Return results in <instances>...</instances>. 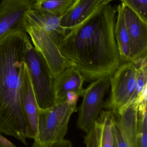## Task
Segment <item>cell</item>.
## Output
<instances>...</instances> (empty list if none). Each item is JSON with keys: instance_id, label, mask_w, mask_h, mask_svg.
I'll return each instance as SVG.
<instances>
[{"instance_id": "cell-1", "label": "cell", "mask_w": 147, "mask_h": 147, "mask_svg": "<svg viewBox=\"0 0 147 147\" xmlns=\"http://www.w3.org/2000/svg\"><path fill=\"white\" fill-rule=\"evenodd\" d=\"M116 9L105 4L59 40L62 56L84 76L85 82L110 78L121 64L114 36Z\"/></svg>"}, {"instance_id": "cell-2", "label": "cell", "mask_w": 147, "mask_h": 147, "mask_svg": "<svg viewBox=\"0 0 147 147\" xmlns=\"http://www.w3.org/2000/svg\"><path fill=\"white\" fill-rule=\"evenodd\" d=\"M30 42L25 31H11L0 38V134L13 136L25 146L26 123L20 93Z\"/></svg>"}, {"instance_id": "cell-3", "label": "cell", "mask_w": 147, "mask_h": 147, "mask_svg": "<svg viewBox=\"0 0 147 147\" xmlns=\"http://www.w3.org/2000/svg\"><path fill=\"white\" fill-rule=\"evenodd\" d=\"M60 21L59 17L33 8L26 13L24 23L34 47L42 54L55 78L72 65L58 48L59 40L68 32L61 26Z\"/></svg>"}, {"instance_id": "cell-4", "label": "cell", "mask_w": 147, "mask_h": 147, "mask_svg": "<svg viewBox=\"0 0 147 147\" xmlns=\"http://www.w3.org/2000/svg\"><path fill=\"white\" fill-rule=\"evenodd\" d=\"M77 106L64 100L49 109H39L38 131L34 140L39 147H50L65 139L70 118L77 111Z\"/></svg>"}, {"instance_id": "cell-5", "label": "cell", "mask_w": 147, "mask_h": 147, "mask_svg": "<svg viewBox=\"0 0 147 147\" xmlns=\"http://www.w3.org/2000/svg\"><path fill=\"white\" fill-rule=\"evenodd\" d=\"M25 62L39 109L51 108L55 104V78L45 59L31 41L28 45Z\"/></svg>"}, {"instance_id": "cell-6", "label": "cell", "mask_w": 147, "mask_h": 147, "mask_svg": "<svg viewBox=\"0 0 147 147\" xmlns=\"http://www.w3.org/2000/svg\"><path fill=\"white\" fill-rule=\"evenodd\" d=\"M137 71L138 65L135 61L121 63L110 78V93L105 102L104 110L116 115L128 104L136 86Z\"/></svg>"}, {"instance_id": "cell-7", "label": "cell", "mask_w": 147, "mask_h": 147, "mask_svg": "<svg viewBox=\"0 0 147 147\" xmlns=\"http://www.w3.org/2000/svg\"><path fill=\"white\" fill-rule=\"evenodd\" d=\"M110 88V78H103L92 81L84 89L77 122L80 130L87 133L98 118L104 108V97Z\"/></svg>"}, {"instance_id": "cell-8", "label": "cell", "mask_w": 147, "mask_h": 147, "mask_svg": "<svg viewBox=\"0 0 147 147\" xmlns=\"http://www.w3.org/2000/svg\"><path fill=\"white\" fill-rule=\"evenodd\" d=\"M35 2L31 0H1L0 3V38L9 32L25 31V17L34 8Z\"/></svg>"}, {"instance_id": "cell-9", "label": "cell", "mask_w": 147, "mask_h": 147, "mask_svg": "<svg viewBox=\"0 0 147 147\" xmlns=\"http://www.w3.org/2000/svg\"><path fill=\"white\" fill-rule=\"evenodd\" d=\"M20 102L26 121V137L34 140L38 131L39 108L26 63L21 86Z\"/></svg>"}, {"instance_id": "cell-10", "label": "cell", "mask_w": 147, "mask_h": 147, "mask_svg": "<svg viewBox=\"0 0 147 147\" xmlns=\"http://www.w3.org/2000/svg\"><path fill=\"white\" fill-rule=\"evenodd\" d=\"M124 15L130 38V61H134L147 56V23L125 6Z\"/></svg>"}, {"instance_id": "cell-11", "label": "cell", "mask_w": 147, "mask_h": 147, "mask_svg": "<svg viewBox=\"0 0 147 147\" xmlns=\"http://www.w3.org/2000/svg\"><path fill=\"white\" fill-rule=\"evenodd\" d=\"M114 115L103 110L89 130L86 133L84 142L86 147H114L113 124Z\"/></svg>"}, {"instance_id": "cell-12", "label": "cell", "mask_w": 147, "mask_h": 147, "mask_svg": "<svg viewBox=\"0 0 147 147\" xmlns=\"http://www.w3.org/2000/svg\"><path fill=\"white\" fill-rule=\"evenodd\" d=\"M84 76L73 65L65 69L54 81L55 104L63 102L69 92H75L79 97L83 96L85 82Z\"/></svg>"}, {"instance_id": "cell-13", "label": "cell", "mask_w": 147, "mask_h": 147, "mask_svg": "<svg viewBox=\"0 0 147 147\" xmlns=\"http://www.w3.org/2000/svg\"><path fill=\"white\" fill-rule=\"evenodd\" d=\"M110 2V0H79L60 18V25L68 32L83 23L98 9Z\"/></svg>"}, {"instance_id": "cell-14", "label": "cell", "mask_w": 147, "mask_h": 147, "mask_svg": "<svg viewBox=\"0 0 147 147\" xmlns=\"http://www.w3.org/2000/svg\"><path fill=\"white\" fill-rule=\"evenodd\" d=\"M141 99L126 105L115 115L129 147H138V107Z\"/></svg>"}, {"instance_id": "cell-15", "label": "cell", "mask_w": 147, "mask_h": 147, "mask_svg": "<svg viewBox=\"0 0 147 147\" xmlns=\"http://www.w3.org/2000/svg\"><path fill=\"white\" fill-rule=\"evenodd\" d=\"M114 28V36L120 55L121 63L130 61V38L125 22L124 6L119 4Z\"/></svg>"}, {"instance_id": "cell-16", "label": "cell", "mask_w": 147, "mask_h": 147, "mask_svg": "<svg viewBox=\"0 0 147 147\" xmlns=\"http://www.w3.org/2000/svg\"><path fill=\"white\" fill-rule=\"evenodd\" d=\"M79 0H39L34 8L42 10L61 18L71 9Z\"/></svg>"}, {"instance_id": "cell-17", "label": "cell", "mask_w": 147, "mask_h": 147, "mask_svg": "<svg viewBox=\"0 0 147 147\" xmlns=\"http://www.w3.org/2000/svg\"><path fill=\"white\" fill-rule=\"evenodd\" d=\"M138 147H147L146 100H142L138 107Z\"/></svg>"}, {"instance_id": "cell-18", "label": "cell", "mask_w": 147, "mask_h": 147, "mask_svg": "<svg viewBox=\"0 0 147 147\" xmlns=\"http://www.w3.org/2000/svg\"><path fill=\"white\" fill-rule=\"evenodd\" d=\"M121 4L133 11L143 21L147 23V0H119Z\"/></svg>"}, {"instance_id": "cell-19", "label": "cell", "mask_w": 147, "mask_h": 147, "mask_svg": "<svg viewBox=\"0 0 147 147\" xmlns=\"http://www.w3.org/2000/svg\"><path fill=\"white\" fill-rule=\"evenodd\" d=\"M114 139L117 147H129L123 137L122 130L120 124L115 119L113 124Z\"/></svg>"}, {"instance_id": "cell-20", "label": "cell", "mask_w": 147, "mask_h": 147, "mask_svg": "<svg viewBox=\"0 0 147 147\" xmlns=\"http://www.w3.org/2000/svg\"><path fill=\"white\" fill-rule=\"evenodd\" d=\"M79 98V96L75 92H69L66 94L64 100L70 104H77Z\"/></svg>"}, {"instance_id": "cell-21", "label": "cell", "mask_w": 147, "mask_h": 147, "mask_svg": "<svg viewBox=\"0 0 147 147\" xmlns=\"http://www.w3.org/2000/svg\"><path fill=\"white\" fill-rule=\"evenodd\" d=\"M32 147H39V146L37 143L34 141ZM50 147H72V144L70 141L64 139L54 143Z\"/></svg>"}, {"instance_id": "cell-22", "label": "cell", "mask_w": 147, "mask_h": 147, "mask_svg": "<svg viewBox=\"0 0 147 147\" xmlns=\"http://www.w3.org/2000/svg\"><path fill=\"white\" fill-rule=\"evenodd\" d=\"M0 147H16L9 140L3 137L0 134Z\"/></svg>"}, {"instance_id": "cell-23", "label": "cell", "mask_w": 147, "mask_h": 147, "mask_svg": "<svg viewBox=\"0 0 147 147\" xmlns=\"http://www.w3.org/2000/svg\"><path fill=\"white\" fill-rule=\"evenodd\" d=\"M114 147H117V146L115 142L114 139Z\"/></svg>"}, {"instance_id": "cell-24", "label": "cell", "mask_w": 147, "mask_h": 147, "mask_svg": "<svg viewBox=\"0 0 147 147\" xmlns=\"http://www.w3.org/2000/svg\"><path fill=\"white\" fill-rule=\"evenodd\" d=\"M31 1H34L36 2L38 1H39V0H31Z\"/></svg>"}, {"instance_id": "cell-25", "label": "cell", "mask_w": 147, "mask_h": 147, "mask_svg": "<svg viewBox=\"0 0 147 147\" xmlns=\"http://www.w3.org/2000/svg\"><path fill=\"white\" fill-rule=\"evenodd\" d=\"M110 1H114V0H110Z\"/></svg>"}]
</instances>
